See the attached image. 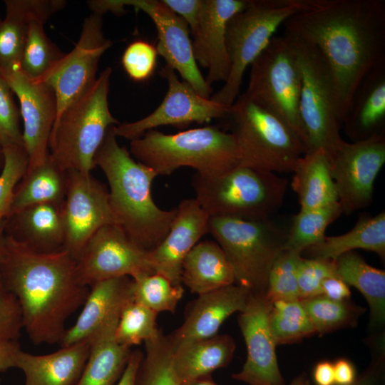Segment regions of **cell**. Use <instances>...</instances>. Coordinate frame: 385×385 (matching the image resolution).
I'll return each instance as SVG.
<instances>
[{
  "instance_id": "cell-1",
  "label": "cell",
  "mask_w": 385,
  "mask_h": 385,
  "mask_svg": "<svg viewBox=\"0 0 385 385\" xmlns=\"http://www.w3.org/2000/svg\"><path fill=\"white\" fill-rule=\"evenodd\" d=\"M313 47L332 77L342 123L366 75L385 61L384 0H318L283 24Z\"/></svg>"
},
{
  "instance_id": "cell-2",
  "label": "cell",
  "mask_w": 385,
  "mask_h": 385,
  "mask_svg": "<svg viewBox=\"0 0 385 385\" xmlns=\"http://www.w3.org/2000/svg\"><path fill=\"white\" fill-rule=\"evenodd\" d=\"M0 276L17 298L24 329L35 344H59L67 319L89 292L67 251L39 252L5 235Z\"/></svg>"
},
{
  "instance_id": "cell-3",
  "label": "cell",
  "mask_w": 385,
  "mask_h": 385,
  "mask_svg": "<svg viewBox=\"0 0 385 385\" xmlns=\"http://www.w3.org/2000/svg\"><path fill=\"white\" fill-rule=\"evenodd\" d=\"M93 162L108 183L116 225L141 249L153 252L166 237L176 214V208L163 210L153 200L151 185L157 173L118 144L115 125L108 128Z\"/></svg>"
},
{
  "instance_id": "cell-4",
  "label": "cell",
  "mask_w": 385,
  "mask_h": 385,
  "mask_svg": "<svg viewBox=\"0 0 385 385\" xmlns=\"http://www.w3.org/2000/svg\"><path fill=\"white\" fill-rule=\"evenodd\" d=\"M130 150L137 161L158 175H169L180 167H190L201 175L213 176L238 166L240 162L235 135L214 126L175 134L149 130L130 140Z\"/></svg>"
},
{
  "instance_id": "cell-5",
  "label": "cell",
  "mask_w": 385,
  "mask_h": 385,
  "mask_svg": "<svg viewBox=\"0 0 385 385\" xmlns=\"http://www.w3.org/2000/svg\"><path fill=\"white\" fill-rule=\"evenodd\" d=\"M112 68L104 69L94 83L71 103L56 120L49 153L65 171L91 173L94 156L108 128L120 124L108 106Z\"/></svg>"
},
{
  "instance_id": "cell-6",
  "label": "cell",
  "mask_w": 385,
  "mask_h": 385,
  "mask_svg": "<svg viewBox=\"0 0 385 385\" xmlns=\"http://www.w3.org/2000/svg\"><path fill=\"white\" fill-rule=\"evenodd\" d=\"M288 181L276 173L237 166L213 176L192 178L195 200L212 216L268 218L283 202Z\"/></svg>"
},
{
  "instance_id": "cell-7",
  "label": "cell",
  "mask_w": 385,
  "mask_h": 385,
  "mask_svg": "<svg viewBox=\"0 0 385 385\" xmlns=\"http://www.w3.org/2000/svg\"><path fill=\"white\" fill-rule=\"evenodd\" d=\"M318 0H248L229 20L226 46L230 70L223 86L210 98L232 106L240 93L244 73L267 46L277 29L290 17L313 8Z\"/></svg>"
},
{
  "instance_id": "cell-8",
  "label": "cell",
  "mask_w": 385,
  "mask_h": 385,
  "mask_svg": "<svg viewBox=\"0 0 385 385\" xmlns=\"http://www.w3.org/2000/svg\"><path fill=\"white\" fill-rule=\"evenodd\" d=\"M230 120L240 152V166L259 170L292 173L305 153L296 133L279 118L244 93L230 106Z\"/></svg>"
},
{
  "instance_id": "cell-9",
  "label": "cell",
  "mask_w": 385,
  "mask_h": 385,
  "mask_svg": "<svg viewBox=\"0 0 385 385\" xmlns=\"http://www.w3.org/2000/svg\"><path fill=\"white\" fill-rule=\"evenodd\" d=\"M208 232L230 262L235 284L253 294L265 295L269 273L284 250L286 233L268 218L225 216L210 217Z\"/></svg>"
},
{
  "instance_id": "cell-10",
  "label": "cell",
  "mask_w": 385,
  "mask_h": 385,
  "mask_svg": "<svg viewBox=\"0 0 385 385\" xmlns=\"http://www.w3.org/2000/svg\"><path fill=\"white\" fill-rule=\"evenodd\" d=\"M301 72L297 54L285 36H274L250 64L244 94L282 120L299 137L307 152L299 103Z\"/></svg>"
},
{
  "instance_id": "cell-11",
  "label": "cell",
  "mask_w": 385,
  "mask_h": 385,
  "mask_svg": "<svg viewBox=\"0 0 385 385\" xmlns=\"http://www.w3.org/2000/svg\"><path fill=\"white\" fill-rule=\"evenodd\" d=\"M297 56L301 72L299 112L307 153L323 150L327 155L343 142L342 123L332 77L318 52L303 41L284 35Z\"/></svg>"
},
{
  "instance_id": "cell-12",
  "label": "cell",
  "mask_w": 385,
  "mask_h": 385,
  "mask_svg": "<svg viewBox=\"0 0 385 385\" xmlns=\"http://www.w3.org/2000/svg\"><path fill=\"white\" fill-rule=\"evenodd\" d=\"M327 156L342 213L369 205L374 182L385 163L384 133L351 143L344 140Z\"/></svg>"
},
{
  "instance_id": "cell-13",
  "label": "cell",
  "mask_w": 385,
  "mask_h": 385,
  "mask_svg": "<svg viewBox=\"0 0 385 385\" xmlns=\"http://www.w3.org/2000/svg\"><path fill=\"white\" fill-rule=\"evenodd\" d=\"M112 44V41L104 36L102 15L92 13L84 19L79 39L72 51L65 53L37 79L49 84L56 93V120L71 103L94 83L100 58Z\"/></svg>"
},
{
  "instance_id": "cell-14",
  "label": "cell",
  "mask_w": 385,
  "mask_h": 385,
  "mask_svg": "<svg viewBox=\"0 0 385 385\" xmlns=\"http://www.w3.org/2000/svg\"><path fill=\"white\" fill-rule=\"evenodd\" d=\"M76 261L80 279L88 287L105 279L155 273L150 252L135 245L116 224L97 231Z\"/></svg>"
},
{
  "instance_id": "cell-15",
  "label": "cell",
  "mask_w": 385,
  "mask_h": 385,
  "mask_svg": "<svg viewBox=\"0 0 385 385\" xmlns=\"http://www.w3.org/2000/svg\"><path fill=\"white\" fill-rule=\"evenodd\" d=\"M160 74L168 86L162 103L138 120L115 125L117 137L132 140L160 125L184 128L193 122L202 124L215 118H224L228 113L230 106L200 96L190 85L180 81L175 71L168 65L161 68Z\"/></svg>"
},
{
  "instance_id": "cell-16",
  "label": "cell",
  "mask_w": 385,
  "mask_h": 385,
  "mask_svg": "<svg viewBox=\"0 0 385 385\" xmlns=\"http://www.w3.org/2000/svg\"><path fill=\"white\" fill-rule=\"evenodd\" d=\"M61 207L65 231L63 250L76 260L91 237L103 227L116 224L108 190L91 173L68 171Z\"/></svg>"
},
{
  "instance_id": "cell-17",
  "label": "cell",
  "mask_w": 385,
  "mask_h": 385,
  "mask_svg": "<svg viewBox=\"0 0 385 385\" xmlns=\"http://www.w3.org/2000/svg\"><path fill=\"white\" fill-rule=\"evenodd\" d=\"M113 3L121 14L125 6H131L146 14L157 30L158 54L200 96L210 98L212 88L200 73L193 55L189 26L180 16L161 0H113Z\"/></svg>"
},
{
  "instance_id": "cell-18",
  "label": "cell",
  "mask_w": 385,
  "mask_h": 385,
  "mask_svg": "<svg viewBox=\"0 0 385 385\" xmlns=\"http://www.w3.org/2000/svg\"><path fill=\"white\" fill-rule=\"evenodd\" d=\"M1 76L20 103L28 169L32 168L43 163L49 155L50 135L57 117L56 93L49 84L29 78L20 68Z\"/></svg>"
},
{
  "instance_id": "cell-19",
  "label": "cell",
  "mask_w": 385,
  "mask_h": 385,
  "mask_svg": "<svg viewBox=\"0 0 385 385\" xmlns=\"http://www.w3.org/2000/svg\"><path fill=\"white\" fill-rule=\"evenodd\" d=\"M270 307L265 295L252 293L237 317L247 354L242 370L232 376L249 385H284L277 359V344L269 327Z\"/></svg>"
},
{
  "instance_id": "cell-20",
  "label": "cell",
  "mask_w": 385,
  "mask_h": 385,
  "mask_svg": "<svg viewBox=\"0 0 385 385\" xmlns=\"http://www.w3.org/2000/svg\"><path fill=\"white\" fill-rule=\"evenodd\" d=\"M247 3L248 0H202L198 21L191 31L192 46L197 65L207 70L205 81L210 86L220 81L225 82L229 76L227 25Z\"/></svg>"
},
{
  "instance_id": "cell-21",
  "label": "cell",
  "mask_w": 385,
  "mask_h": 385,
  "mask_svg": "<svg viewBox=\"0 0 385 385\" xmlns=\"http://www.w3.org/2000/svg\"><path fill=\"white\" fill-rule=\"evenodd\" d=\"M251 294L233 284L199 294L187 308L183 324L170 335L173 347L217 334L230 315L244 310Z\"/></svg>"
},
{
  "instance_id": "cell-22",
  "label": "cell",
  "mask_w": 385,
  "mask_h": 385,
  "mask_svg": "<svg viewBox=\"0 0 385 385\" xmlns=\"http://www.w3.org/2000/svg\"><path fill=\"white\" fill-rule=\"evenodd\" d=\"M209 218L195 198L185 199L179 203L166 237L150 252L155 273L175 285H182L183 260L202 236L208 232Z\"/></svg>"
},
{
  "instance_id": "cell-23",
  "label": "cell",
  "mask_w": 385,
  "mask_h": 385,
  "mask_svg": "<svg viewBox=\"0 0 385 385\" xmlns=\"http://www.w3.org/2000/svg\"><path fill=\"white\" fill-rule=\"evenodd\" d=\"M75 324L66 329L61 346L91 339L109 324L118 321L123 309L134 301L133 279L121 277L91 284Z\"/></svg>"
},
{
  "instance_id": "cell-24",
  "label": "cell",
  "mask_w": 385,
  "mask_h": 385,
  "mask_svg": "<svg viewBox=\"0 0 385 385\" xmlns=\"http://www.w3.org/2000/svg\"><path fill=\"white\" fill-rule=\"evenodd\" d=\"M91 339L61 346L58 350L35 355L21 349L15 367L24 373V385H76L88 358Z\"/></svg>"
},
{
  "instance_id": "cell-25",
  "label": "cell",
  "mask_w": 385,
  "mask_h": 385,
  "mask_svg": "<svg viewBox=\"0 0 385 385\" xmlns=\"http://www.w3.org/2000/svg\"><path fill=\"white\" fill-rule=\"evenodd\" d=\"M61 207L40 204L14 212L5 219V235L36 252L62 250L65 231Z\"/></svg>"
},
{
  "instance_id": "cell-26",
  "label": "cell",
  "mask_w": 385,
  "mask_h": 385,
  "mask_svg": "<svg viewBox=\"0 0 385 385\" xmlns=\"http://www.w3.org/2000/svg\"><path fill=\"white\" fill-rule=\"evenodd\" d=\"M385 123V61L374 67L357 87L342 125L353 141L383 133Z\"/></svg>"
},
{
  "instance_id": "cell-27",
  "label": "cell",
  "mask_w": 385,
  "mask_h": 385,
  "mask_svg": "<svg viewBox=\"0 0 385 385\" xmlns=\"http://www.w3.org/2000/svg\"><path fill=\"white\" fill-rule=\"evenodd\" d=\"M181 282L192 293L205 294L235 284L232 267L220 246L213 241L198 242L182 264Z\"/></svg>"
},
{
  "instance_id": "cell-28",
  "label": "cell",
  "mask_w": 385,
  "mask_h": 385,
  "mask_svg": "<svg viewBox=\"0 0 385 385\" xmlns=\"http://www.w3.org/2000/svg\"><path fill=\"white\" fill-rule=\"evenodd\" d=\"M173 348L174 367L182 384L227 366L232 359L235 342L230 335L216 334Z\"/></svg>"
},
{
  "instance_id": "cell-29",
  "label": "cell",
  "mask_w": 385,
  "mask_h": 385,
  "mask_svg": "<svg viewBox=\"0 0 385 385\" xmlns=\"http://www.w3.org/2000/svg\"><path fill=\"white\" fill-rule=\"evenodd\" d=\"M292 173V188L297 195L300 210L338 202L328 156L323 150L304 153Z\"/></svg>"
},
{
  "instance_id": "cell-30",
  "label": "cell",
  "mask_w": 385,
  "mask_h": 385,
  "mask_svg": "<svg viewBox=\"0 0 385 385\" xmlns=\"http://www.w3.org/2000/svg\"><path fill=\"white\" fill-rule=\"evenodd\" d=\"M118 322L106 326L91 339L88 358L76 385H115L120 378L132 351L116 342Z\"/></svg>"
},
{
  "instance_id": "cell-31",
  "label": "cell",
  "mask_w": 385,
  "mask_h": 385,
  "mask_svg": "<svg viewBox=\"0 0 385 385\" xmlns=\"http://www.w3.org/2000/svg\"><path fill=\"white\" fill-rule=\"evenodd\" d=\"M68 179V172L56 164L49 153L43 163L27 170L16 186L8 216L36 205L51 204L62 207Z\"/></svg>"
},
{
  "instance_id": "cell-32",
  "label": "cell",
  "mask_w": 385,
  "mask_h": 385,
  "mask_svg": "<svg viewBox=\"0 0 385 385\" xmlns=\"http://www.w3.org/2000/svg\"><path fill=\"white\" fill-rule=\"evenodd\" d=\"M357 249L376 253L385 258V213L360 217L349 232L336 236H325L320 242L304 252L310 258L334 260L340 255Z\"/></svg>"
},
{
  "instance_id": "cell-33",
  "label": "cell",
  "mask_w": 385,
  "mask_h": 385,
  "mask_svg": "<svg viewBox=\"0 0 385 385\" xmlns=\"http://www.w3.org/2000/svg\"><path fill=\"white\" fill-rule=\"evenodd\" d=\"M338 276L356 288L370 309L369 325L382 327L385 322V272L369 265L357 252H346L334 260Z\"/></svg>"
},
{
  "instance_id": "cell-34",
  "label": "cell",
  "mask_w": 385,
  "mask_h": 385,
  "mask_svg": "<svg viewBox=\"0 0 385 385\" xmlns=\"http://www.w3.org/2000/svg\"><path fill=\"white\" fill-rule=\"evenodd\" d=\"M52 0H6V15L0 21V73L20 68L29 23Z\"/></svg>"
},
{
  "instance_id": "cell-35",
  "label": "cell",
  "mask_w": 385,
  "mask_h": 385,
  "mask_svg": "<svg viewBox=\"0 0 385 385\" xmlns=\"http://www.w3.org/2000/svg\"><path fill=\"white\" fill-rule=\"evenodd\" d=\"M66 3L63 0H53L48 7L30 19L19 68L31 79L41 78L65 55L46 35L44 24Z\"/></svg>"
},
{
  "instance_id": "cell-36",
  "label": "cell",
  "mask_w": 385,
  "mask_h": 385,
  "mask_svg": "<svg viewBox=\"0 0 385 385\" xmlns=\"http://www.w3.org/2000/svg\"><path fill=\"white\" fill-rule=\"evenodd\" d=\"M342 214L338 202L319 207L300 210L294 216L289 230L286 233L284 250L302 254L307 248L322 241L328 226Z\"/></svg>"
},
{
  "instance_id": "cell-37",
  "label": "cell",
  "mask_w": 385,
  "mask_h": 385,
  "mask_svg": "<svg viewBox=\"0 0 385 385\" xmlns=\"http://www.w3.org/2000/svg\"><path fill=\"white\" fill-rule=\"evenodd\" d=\"M135 385H181L174 364V348L170 335L160 332L146 341Z\"/></svg>"
},
{
  "instance_id": "cell-38",
  "label": "cell",
  "mask_w": 385,
  "mask_h": 385,
  "mask_svg": "<svg viewBox=\"0 0 385 385\" xmlns=\"http://www.w3.org/2000/svg\"><path fill=\"white\" fill-rule=\"evenodd\" d=\"M314 329L324 334L353 327L366 309L349 300L335 301L323 295L299 299Z\"/></svg>"
},
{
  "instance_id": "cell-39",
  "label": "cell",
  "mask_w": 385,
  "mask_h": 385,
  "mask_svg": "<svg viewBox=\"0 0 385 385\" xmlns=\"http://www.w3.org/2000/svg\"><path fill=\"white\" fill-rule=\"evenodd\" d=\"M268 320L277 345L298 342L315 334L299 299L273 302Z\"/></svg>"
},
{
  "instance_id": "cell-40",
  "label": "cell",
  "mask_w": 385,
  "mask_h": 385,
  "mask_svg": "<svg viewBox=\"0 0 385 385\" xmlns=\"http://www.w3.org/2000/svg\"><path fill=\"white\" fill-rule=\"evenodd\" d=\"M132 279L134 302L158 314L173 313L183 296L182 285L173 284L160 274H142Z\"/></svg>"
},
{
  "instance_id": "cell-41",
  "label": "cell",
  "mask_w": 385,
  "mask_h": 385,
  "mask_svg": "<svg viewBox=\"0 0 385 385\" xmlns=\"http://www.w3.org/2000/svg\"><path fill=\"white\" fill-rule=\"evenodd\" d=\"M158 313L132 302L122 311L115 332L116 342L131 348L155 337L160 331L156 323Z\"/></svg>"
},
{
  "instance_id": "cell-42",
  "label": "cell",
  "mask_w": 385,
  "mask_h": 385,
  "mask_svg": "<svg viewBox=\"0 0 385 385\" xmlns=\"http://www.w3.org/2000/svg\"><path fill=\"white\" fill-rule=\"evenodd\" d=\"M301 257V253L284 250L276 259L269 273L265 295L270 304L299 299L297 269Z\"/></svg>"
},
{
  "instance_id": "cell-43",
  "label": "cell",
  "mask_w": 385,
  "mask_h": 385,
  "mask_svg": "<svg viewBox=\"0 0 385 385\" xmlns=\"http://www.w3.org/2000/svg\"><path fill=\"white\" fill-rule=\"evenodd\" d=\"M4 165L0 172V221L9 214L16 186L27 172L29 159L24 145L3 147Z\"/></svg>"
},
{
  "instance_id": "cell-44",
  "label": "cell",
  "mask_w": 385,
  "mask_h": 385,
  "mask_svg": "<svg viewBox=\"0 0 385 385\" xmlns=\"http://www.w3.org/2000/svg\"><path fill=\"white\" fill-rule=\"evenodd\" d=\"M157 56L156 48L153 44L143 40H136L125 49L121 63L130 78L143 82L153 76Z\"/></svg>"
},
{
  "instance_id": "cell-45",
  "label": "cell",
  "mask_w": 385,
  "mask_h": 385,
  "mask_svg": "<svg viewBox=\"0 0 385 385\" xmlns=\"http://www.w3.org/2000/svg\"><path fill=\"white\" fill-rule=\"evenodd\" d=\"M338 275L334 260L301 257L297 269L299 299L321 295L323 281Z\"/></svg>"
},
{
  "instance_id": "cell-46",
  "label": "cell",
  "mask_w": 385,
  "mask_h": 385,
  "mask_svg": "<svg viewBox=\"0 0 385 385\" xmlns=\"http://www.w3.org/2000/svg\"><path fill=\"white\" fill-rule=\"evenodd\" d=\"M12 94L9 85L0 73V145L2 147L12 144L24 145L19 126L20 111Z\"/></svg>"
},
{
  "instance_id": "cell-47",
  "label": "cell",
  "mask_w": 385,
  "mask_h": 385,
  "mask_svg": "<svg viewBox=\"0 0 385 385\" xmlns=\"http://www.w3.org/2000/svg\"><path fill=\"white\" fill-rule=\"evenodd\" d=\"M22 329L24 320L20 304L0 276V342L19 341Z\"/></svg>"
},
{
  "instance_id": "cell-48",
  "label": "cell",
  "mask_w": 385,
  "mask_h": 385,
  "mask_svg": "<svg viewBox=\"0 0 385 385\" xmlns=\"http://www.w3.org/2000/svg\"><path fill=\"white\" fill-rule=\"evenodd\" d=\"M382 342V341H381ZM379 348L376 344L375 352L368 367L359 376L351 385H384L385 354L382 342Z\"/></svg>"
},
{
  "instance_id": "cell-49",
  "label": "cell",
  "mask_w": 385,
  "mask_h": 385,
  "mask_svg": "<svg viewBox=\"0 0 385 385\" xmlns=\"http://www.w3.org/2000/svg\"><path fill=\"white\" fill-rule=\"evenodd\" d=\"M173 12L180 16L192 31L198 21L202 0H161Z\"/></svg>"
},
{
  "instance_id": "cell-50",
  "label": "cell",
  "mask_w": 385,
  "mask_h": 385,
  "mask_svg": "<svg viewBox=\"0 0 385 385\" xmlns=\"http://www.w3.org/2000/svg\"><path fill=\"white\" fill-rule=\"evenodd\" d=\"M321 295L335 301L349 300V287L338 275L326 278L321 286Z\"/></svg>"
},
{
  "instance_id": "cell-51",
  "label": "cell",
  "mask_w": 385,
  "mask_h": 385,
  "mask_svg": "<svg viewBox=\"0 0 385 385\" xmlns=\"http://www.w3.org/2000/svg\"><path fill=\"white\" fill-rule=\"evenodd\" d=\"M335 385H351L356 379V369L348 359L341 358L334 364Z\"/></svg>"
},
{
  "instance_id": "cell-52",
  "label": "cell",
  "mask_w": 385,
  "mask_h": 385,
  "mask_svg": "<svg viewBox=\"0 0 385 385\" xmlns=\"http://www.w3.org/2000/svg\"><path fill=\"white\" fill-rule=\"evenodd\" d=\"M20 350L19 341L0 342V371L15 367L16 358Z\"/></svg>"
},
{
  "instance_id": "cell-53",
  "label": "cell",
  "mask_w": 385,
  "mask_h": 385,
  "mask_svg": "<svg viewBox=\"0 0 385 385\" xmlns=\"http://www.w3.org/2000/svg\"><path fill=\"white\" fill-rule=\"evenodd\" d=\"M143 356V353L138 349L131 351L125 370L115 385H135L136 374Z\"/></svg>"
},
{
  "instance_id": "cell-54",
  "label": "cell",
  "mask_w": 385,
  "mask_h": 385,
  "mask_svg": "<svg viewBox=\"0 0 385 385\" xmlns=\"http://www.w3.org/2000/svg\"><path fill=\"white\" fill-rule=\"evenodd\" d=\"M313 379L316 385H335L333 364L322 361L313 370Z\"/></svg>"
},
{
  "instance_id": "cell-55",
  "label": "cell",
  "mask_w": 385,
  "mask_h": 385,
  "mask_svg": "<svg viewBox=\"0 0 385 385\" xmlns=\"http://www.w3.org/2000/svg\"><path fill=\"white\" fill-rule=\"evenodd\" d=\"M181 385H220L216 383L211 376V374L200 376L188 381L183 382Z\"/></svg>"
},
{
  "instance_id": "cell-56",
  "label": "cell",
  "mask_w": 385,
  "mask_h": 385,
  "mask_svg": "<svg viewBox=\"0 0 385 385\" xmlns=\"http://www.w3.org/2000/svg\"><path fill=\"white\" fill-rule=\"evenodd\" d=\"M288 385H312L307 375L302 373L296 376Z\"/></svg>"
},
{
  "instance_id": "cell-57",
  "label": "cell",
  "mask_w": 385,
  "mask_h": 385,
  "mask_svg": "<svg viewBox=\"0 0 385 385\" xmlns=\"http://www.w3.org/2000/svg\"><path fill=\"white\" fill-rule=\"evenodd\" d=\"M4 227H5V219L0 221V260L1 258V255H2V252L4 250V240H5Z\"/></svg>"
},
{
  "instance_id": "cell-58",
  "label": "cell",
  "mask_w": 385,
  "mask_h": 385,
  "mask_svg": "<svg viewBox=\"0 0 385 385\" xmlns=\"http://www.w3.org/2000/svg\"><path fill=\"white\" fill-rule=\"evenodd\" d=\"M4 155L3 147L0 145V172L4 165Z\"/></svg>"
},
{
  "instance_id": "cell-59",
  "label": "cell",
  "mask_w": 385,
  "mask_h": 385,
  "mask_svg": "<svg viewBox=\"0 0 385 385\" xmlns=\"http://www.w3.org/2000/svg\"><path fill=\"white\" fill-rule=\"evenodd\" d=\"M1 20V19L0 18V21Z\"/></svg>"
}]
</instances>
